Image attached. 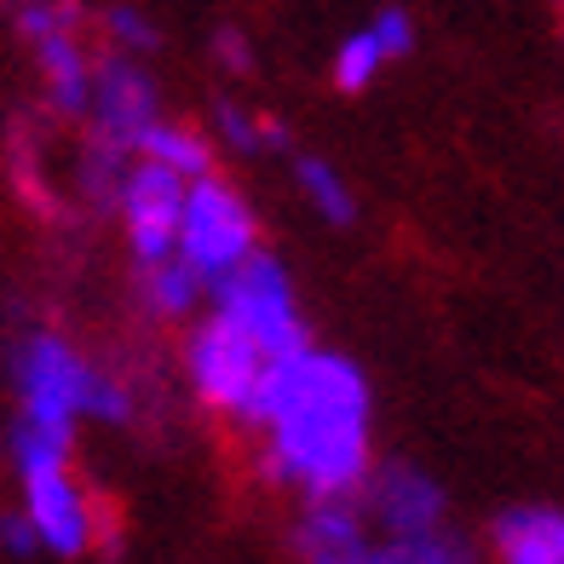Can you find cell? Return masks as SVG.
Masks as SVG:
<instances>
[{
    "label": "cell",
    "mask_w": 564,
    "mask_h": 564,
    "mask_svg": "<svg viewBox=\"0 0 564 564\" xmlns=\"http://www.w3.org/2000/svg\"><path fill=\"white\" fill-rule=\"evenodd\" d=\"M93 121H98V150H139V139L156 127V87L150 75L127 58H110L93 75Z\"/></svg>",
    "instance_id": "52a82bcc"
},
{
    "label": "cell",
    "mask_w": 564,
    "mask_h": 564,
    "mask_svg": "<svg viewBox=\"0 0 564 564\" xmlns=\"http://www.w3.org/2000/svg\"><path fill=\"white\" fill-rule=\"evenodd\" d=\"M242 421L271 426V473L317 501H340L369 473V387L346 357L305 351L265 364Z\"/></svg>",
    "instance_id": "6da1fadb"
},
{
    "label": "cell",
    "mask_w": 564,
    "mask_h": 564,
    "mask_svg": "<svg viewBox=\"0 0 564 564\" xmlns=\"http://www.w3.org/2000/svg\"><path fill=\"white\" fill-rule=\"evenodd\" d=\"M260 375H265V351L253 346L237 323H225V317H208L196 328V340H191V380H196V392L219 403V409H248L253 387H260Z\"/></svg>",
    "instance_id": "8992f818"
},
{
    "label": "cell",
    "mask_w": 564,
    "mask_h": 564,
    "mask_svg": "<svg viewBox=\"0 0 564 564\" xmlns=\"http://www.w3.org/2000/svg\"><path fill=\"white\" fill-rule=\"evenodd\" d=\"M18 392H23V426L58 432V438H69L75 415L127 421V392L98 369H87L82 357L53 335H35L18 351Z\"/></svg>",
    "instance_id": "7a4b0ae2"
},
{
    "label": "cell",
    "mask_w": 564,
    "mask_h": 564,
    "mask_svg": "<svg viewBox=\"0 0 564 564\" xmlns=\"http://www.w3.org/2000/svg\"><path fill=\"white\" fill-rule=\"evenodd\" d=\"M196 282L202 276L185 260H167V265H150L144 289H150V300H156V312H185V305L196 300Z\"/></svg>",
    "instance_id": "2e32d148"
},
{
    "label": "cell",
    "mask_w": 564,
    "mask_h": 564,
    "mask_svg": "<svg viewBox=\"0 0 564 564\" xmlns=\"http://www.w3.org/2000/svg\"><path fill=\"white\" fill-rule=\"evenodd\" d=\"M375 41H380V53H387V58L409 53V46H415V30H409V12H398V7L380 12V23H375Z\"/></svg>",
    "instance_id": "ac0fdd59"
},
{
    "label": "cell",
    "mask_w": 564,
    "mask_h": 564,
    "mask_svg": "<svg viewBox=\"0 0 564 564\" xmlns=\"http://www.w3.org/2000/svg\"><path fill=\"white\" fill-rule=\"evenodd\" d=\"M219 294V317L237 323L242 335L265 351V364H289V357H305V335L294 317V289L282 276L276 260L253 253L248 265H237L225 282H214Z\"/></svg>",
    "instance_id": "3957f363"
},
{
    "label": "cell",
    "mask_w": 564,
    "mask_h": 564,
    "mask_svg": "<svg viewBox=\"0 0 564 564\" xmlns=\"http://www.w3.org/2000/svg\"><path fill=\"white\" fill-rule=\"evenodd\" d=\"M0 547H7V553H35L41 535H35L30 519H18V512H12V519H0Z\"/></svg>",
    "instance_id": "ffe728a7"
},
{
    "label": "cell",
    "mask_w": 564,
    "mask_h": 564,
    "mask_svg": "<svg viewBox=\"0 0 564 564\" xmlns=\"http://www.w3.org/2000/svg\"><path fill=\"white\" fill-rule=\"evenodd\" d=\"M380 64H387V53H380L375 30L346 35V41H340V53H335V82H340L346 93H357V87H369V75H375Z\"/></svg>",
    "instance_id": "9a60e30c"
},
{
    "label": "cell",
    "mask_w": 564,
    "mask_h": 564,
    "mask_svg": "<svg viewBox=\"0 0 564 564\" xmlns=\"http://www.w3.org/2000/svg\"><path fill=\"white\" fill-rule=\"evenodd\" d=\"M219 58H225L230 69H248V41H242L237 30H225V35H219Z\"/></svg>",
    "instance_id": "7402d4cb"
},
{
    "label": "cell",
    "mask_w": 564,
    "mask_h": 564,
    "mask_svg": "<svg viewBox=\"0 0 564 564\" xmlns=\"http://www.w3.org/2000/svg\"><path fill=\"white\" fill-rule=\"evenodd\" d=\"M300 185H305V196H312V202H317V208H323L328 219H351V196H346L340 173L328 167V162L305 156V162H300Z\"/></svg>",
    "instance_id": "e0dca14e"
},
{
    "label": "cell",
    "mask_w": 564,
    "mask_h": 564,
    "mask_svg": "<svg viewBox=\"0 0 564 564\" xmlns=\"http://www.w3.org/2000/svg\"><path fill=\"white\" fill-rule=\"evenodd\" d=\"M110 30H116L127 46H156V30H150L139 12H110Z\"/></svg>",
    "instance_id": "44dd1931"
},
{
    "label": "cell",
    "mask_w": 564,
    "mask_h": 564,
    "mask_svg": "<svg viewBox=\"0 0 564 564\" xmlns=\"http://www.w3.org/2000/svg\"><path fill=\"white\" fill-rule=\"evenodd\" d=\"M369 501H375L380 519H387L392 542H409V535H438L444 496H438V484L421 478L415 467H387V473L375 478Z\"/></svg>",
    "instance_id": "9c48e42d"
},
{
    "label": "cell",
    "mask_w": 564,
    "mask_h": 564,
    "mask_svg": "<svg viewBox=\"0 0 564 564\" xmlns=\"http://www.w3.org/2000/svg\"><path fill=\"white\" fill-rule=\"evenodd\" d=\"M41 46V69H46V87H53V105L58 110H87L93 105V75H87V58L75 46L69 30L35 41Z\"/></svg>",
    "instance_id": "7c38bea8"
},
{
    "label": "cell",
    "mask_w": 564,
    "mask_h": 564,
    "mask_svg": "<svg viewBox=\"0 0 564 564\" xmlns=\"http://www.w3.org/2000/svg\"><path fill=\"white\" fill-rule=\"evenodd\" d=\"M219 127H225V139L237 144V150H260L265 144V121L242 116L237 105H219Z\"/></svg>",
    "instance_id": "d6986e66"
},
{
    "label": "cell",
    "mask_w": 564,
    "mask_h": 564,
    "mask_svg": "<svg viewBox=\"0 0 564 564\" xmlns=\"http://www.w3.org/2000/svg\"><path fill=\"white\" fill-rule=\"evenodd\" d=\"M300 547H305V558H312V564H340L351 553H364L369 542H364L357 512L346 501H317L312 519H305V530H300Z\"/></svg>",
    "instance_id": "8fae6325"
},
{
    "label": "cell",
    "mask_w": 564,
    "mask_h": 564,
    "mask_svg": "<svg viewBox=\"0 0 564 564\" xmlns=\"http://www.w3.org/2000/svg\"><path fill=\"white\" fill-rule=\"evenodd\" d=\"M496 547L507 564H564V512L512 507L496 519Z\"/></svg>",
    "instance_id": "30bf717a"
},
{
    "label": "cell",
    "mask_w": 564,
    "mask_h": 564,
    "mask_svg": "<svg viewBox=\"0 0 564 564\" xmlns=\"http://www.w3.org/2000/svg\"><path fill=\"white\" fill-rule=\"evenodd\" d=\"M340 564H473V553L455 535H409V542H387V547H364Z\"/></svg>",
    "instance_id": "5bb4252c"
},
{
    "label": "cell",
    "mask_w": 564,
    "mask_h": 564,
    "mask_svg": "<svg viewBox=\"0 0 564 564\" xmlns=\"http://www.w3.org/2000/svg\"><path fill=\"white\" fill-rule=\"evenodd\" d=\"M185 196L191 185L178 173L144 162L121 178V214H127V237H133L144 265H167L178 260V225H185Z\"/></svg>",
    "instance_id": "5b68a950"
},
{
    "label": "cell",
    "mask_w": 564,
    "mask_h": 564,
    "mask_svg": "<svg viewBox=\"0 0 564 564\" xmlns=\"http://www.w3.org/2000/svg\"><path fill=\"white\" fill-rule=\"evenodd\" d=\"M178 260L208 282H225L237 265L253 260V214L219 178H196L191 185L185 225H178Z\"/></svg>",
    "instance_id": "277c9868"
},
{
    "label": "cell",
    "mask_w": 564,
    "mask_h": 564,
    "mask_svg": "<svg viewBox=\"0 0 564 564\" xmlns=\"http://www.w3.org/2000/svg\"><path fill=\"white\" fill-rule=\"evenodd\" d=\"M139 156H150L156 167H167V173H178V178H208V144H202L196 133H185V127H167V121H156L150 133L139 139Z\"/></svg>",
    "instance_id": "4fadbf2b"
},
{
    "label": "cell",
    "mask_w": 564,
    "mask_h": 564,
    "mask_svg": "<svg viewBox=\"0 0 564 564\" xmlns=\"http://www.w3.org/2000/svg\"><path fill=\"white\" fill-rule=\"evenodd\" d=\"M23 519L35 524L41 547L53 553H82L93 542V507L87 496L69 484V473H41V478H23Z\"/></svg>",
    "instance_id": "ba28073f"
}]
</instances>
